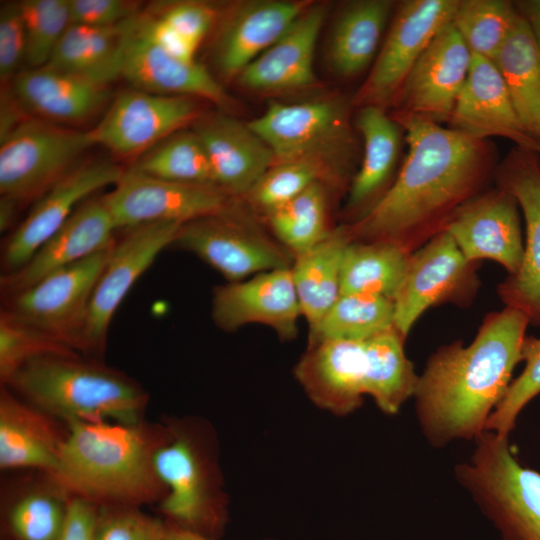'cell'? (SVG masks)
<instances>
[{"instance_id": "28", "label": "cell", "mask_w": 540, "mask_h": 540, "mask_svg": "<svg viewBox=\"0 0 540 540\" xmlns=\"http://www.w3.org/2000/svg\"><path fill=\"white\" fill-rule=\"evenodd\" d=\"M64 422L20 399L8 387L0 391V468L52 473L66 440Z\"/></svg>"}, {"instance_id": "18", "label": "cell", "mask_w": 540, "mask_h": 540, "mask_svg": "<svg viewBox=\"0 0 540 540\" xmlns=\"http://www.w3.org/2000/svg\"><path fill=\"white\" fill-rule=\"evenodd\" d=\"M495 177L497 186L517 200L526 226L522 264L500 292L507 306L540 325V155L514 146L498 164Z\"/></svg>"}, {"instance_id": "14", "label": "cell", "mask_w": 540, "mask_h": 540, "mask_svg": "<svg viewBox=\"0 0 540 540\" xmlns=\"http://www.w3.org/2000/svg\"><path fill=\"white\" fill-rule=\"evenodd\" d=\"M182 224L155 222L128 230L115 242L110 258L94 288L80 351L100 355L106 345L114 313L137 279L166 247L172 246Z\"/></svg>"}, {"instance_id": "43", "label": "cell", "mask_w": 540, "mask_h": 540, "mask_svg": "<svg viewBox=\"0 0 540 540\" xmlns=\"http://www.w3.org/2000/svg\"><path fill=\"white\" fill-rule=\"evenodd\" d=\"M20 8L26 35L25 61L30 68L44 67L71 24L69 0H25Z\"/></svg>"}, {"instance_id": "51", "label": "cell", "mask_w": 540, "mask_h": 540, "mask_svg": "<svg viewBox=\"0 0 540 540\" xmlns=\"http://www.w3.org/2000/svg\"><path fill=\"white\" fill-rule=\"evenodd\" d=\"M18 203L13 199L5 196L0 198V230L6 231L11 226L15 215Z\"/></svg>"}, {"instance_id": "13", "label": "cell", "mask_w": 540, "mask_h": 540, "mask_svg": "<svg viewBox=\"0 0 540 540\" xmlns=\"http://www.w3.org/2000/svg\"><path fill=\"white\" fill-rule=\"evenodd\" d=\"M101 199L116 229L124 230L155 222L184 224L220 213L236 202L218 188L155 178L133 166Z\"/></svg>"}, {"instance_id": "42", "label": "cell", "mask_w": 540, "mask_h": 540, "mask_svg": "<svg viewBox=\"0 0 540 540\" xmlns=\"http://www.w3.org/2000/svg\"><path fill=\"white\" fill-rule=\"evenodd\" d=\"M78 352L40 330L14 318L5 310L0 315V381L6 385L27 362L46 355Z\"/></svg>"}, {"instance_id": "12", "label": "cell", "mask_w": 540, "mask_h": 540, "mask_svg": "<svg viewBox=\"0 0 540 540\" xmlns=\"http://www.w3.org/2000/svg\"><path fill=\"white\" fill-rule=\"evenodd\" d=\"M460 0H406L398 4L374 64L354 105L391 106L408 73L434 37L448 26Z\"/></svg>"}, {"instance_id": "35", "label": "cell", "mask_w": 540, "mask_h": 540, "mask_svg": "<svg viewBox=\"0 0 540 540\" xmlns=\"http://www.w3.org/2000/svg\"><path fill=\"white\" fill-rule=\"evenodd\" d=\"M493 62L524 128L540 142V48L519 12Z\"/></svg>"}, {"instance_id": "45", "label": "cell", "mask_w": 540, "mask_h": 540, "mask_svg": "<svg viewBox=\"0 0 540 540\" xmlns=\"http://www.w3.org/2000/svg\"><path fill=\"white\" fill-rule=\"evenodd\" d=\"M163 518L141 507H99L96 540H166Z\"/></svg>"}, {"instance_id": "7", "label": "cell", "mask_w": 540, "mask_h": 540, "mask_svg": "<svg viewBox=\"0 0 540 540\" xmlns=\"http://www.w3.org/2000/svg\"><path fill=\"white\" fill-rule=\"evenodd\" d=\"M349 110L342 97L292 104L271 101L247 124L272 150L275 163L315 160L345 180L354 152Z\"/></svg>"}, {"instance_id": "25", "label": "cell", "mask_w": 540, "mask_h": 540, "mask_svg": "<svg viewBox=\"0 0 540 540\" xmlns=\"http://www.w3.org/2000/svg\"><path fill=\"white\" fill-rule=\"evenodd\" d=\"M128 39L121 77L132 88L165 96L200 98L227 108L233 100L221 83L196 60L178 59L151 42L139 28Z\"/></svg>"}, {"instance_id": "32", "label": "cell", "mask_w": 540, "mask_h": 540, "mask_svg": "<svg viewBox=\"0 0 540 540\" xmlns=\"http://www.w3.org/2000/svg\"><path fill=\"white\" fill-rule=\"evenodd\" d=\"M390 0H355L338 13L328 41L327 61L341 77L363 72L374 59L392 14Z\"/></svg>"}, {"instance_id": "52", "label": "cell", "mask_w": 540, "mask_h": 540, "mask_svg": "<svg viewBox=\"0 0 540 540\" xmlns=\"http://www.w3.org/2000/svg\"><path fill=\"white\" fill-rule=\"evenodd\" d=\"M166 540H214L205 538L167 523Z\"/></svg>"}, {"instance_id": "40", "label": "cell", "mask_w": 540, "mask_h": 540, "mask_svg": "<svg viewBox=\"0 0 540 540\" xmlns=\"http://www.w3.org/2000/svg\"><path fill=\"white\" fill-rule=\"evenodd\" d=\"M316 182L338 186L345 180L327 165L309 159L277 162L243 198L264 217L291 201Z\"/></svg>"}, {"instance_id": "5", "label": "cell", "mask_w": 540, "mask_h": 540, "mask_svg": "<svg viewBox=\"0 0 540 540\" xmlns=\"http://www.w3.org/2000/svg\"><path fill=\"white\" fill-rule=\"evenodd\" d=\"M162 420L169 436L154 463L167 494L158 509L167 523L219 540L228 522L229 500L213 426L197 416H164Z\"/></svg>"}, {"instance_id": "38", "label": "cell", "mask_w": 540, "mask_h": 540, "mask_svg": "<svg viewBox=\"0 0 540 540\" xmlns=\"http://www.w3.org/2000/svg\"><path fill=\"white\" fill-rule=\"evenodd\" d=\"M275 239L294 256L325 238L328 224V189L316 182L297 197L265 216Z\"/></svg>"}, {"instance_id": "49", "label": "cell", "mask_w": 540, "mask_h": 540, "mask_svg": "<svg viewBox=\"0 0 540 540\" xmlns=\"http://www.w3.org/2000/svg\"><path fill=\"white\" fill-rule=\"evenodd\" d=\"M99 506L79 497H71L65 521L57 540H96Z\"/></svg>"}, {"instance_id": "15", "label": "cell", "mask_w": 540, "mask_h": 540, "mask_svg": "<svg viewBox=\"0 0 540 540\" xmlns=\"http://www.w3.org/2000/svg\"><path fill=\"white\" fill-rule=\"evenodd\" d=\"M200 117L193 98L134 88L120 93L91 131L95 145L123 158L143 155Z\"/></svg>"}, {"instance_id": "1", "label": "cell", "mask_w": 540, "mask_h": 540, "mask_svg": "<svg viewBox=\"0 0 540 540\" xmlns=\"http://www.w3.org/2000/svg\"><path fill=\"white\" fill-rule=\"evenodd\" d=\"M391 116L404 130L407 154L389 189L349 227L353 240H390L407 248L444 230L482 193L495 175L498 152L490 140L408 114Z\"/></svg>"}, {"instance_id": "33", "label": "cell", "mask_w": 540, "mask_h": 540, "mask_svg": "<svg viewBox=\"0 0 540 540\" xmlns=\"http://www.w3.org/2000/svg\"><path fill=\"white\" fill-rule=\"evenodd\" d=\"M352 241L349 225L339 226L314 246L294 256L293 281L309 330L320 322L340 296L343 258Z\"/></svg>"}, {"instance_id": "47", "label": "cell", "mask_w": 540, "mask_h": 540, "mask_svg": "<svg viewBox=\"0 0 540 540\" xmlns=\"http://www.w3.org/2000/svg\"><path fill=\"white\" fill-rule=\"evenodd\" d=\"M172 30L197 47L212 28L217 14L203 2L180 1L165 5L156 16Z\"/></svg>"}, {"instance_id": "30", "label": "cell", "mask_w": 540, "mask_h": 540, "mask_svg": "<svg viewBox=\"0 0 540 540\" xmlns=\"http://www.w3.org/2000/svg\"><path fill=\"white\" fill-rule=\"evenodd\" d=\"M12 89L26 111L49 122L78 123L88 120L110 98L107 85L47 66L18 73Z\"/></svg>"}, {"instance_id": "39", "label": "cell", "mask_w": 540, "mask_h": 540, "mask_svg": "<svg viewBox=\"0 0 540 540\" xmlns=\"http://www.w3.org/2000/svg\"><path fill=\"white\" fill-rule=\"evenodd\" d=\"M132 166L155 178L217 188L207 152L193 130L172 134Z\"/></svg>"}, {"instance_id": "27", "label": "cell", "mask_w": 540, "mask_h": 540, "mask_svg": "<svg viewBox=\"0 0 540 540\" xmlns=\"http://www.w3.org/2000/svg\"><path fill=\"white\" fill-rule=\"evenodd\" d=\"M310 5L307 1L253 0L237 4L221 28L214 62L226 80L266 51Z\"/></svg>"}, {"instance_id": "46", "label": "cell", "mask_w": 540, "mask_h": 540, "mask_svg": "<svg viewBox=\"0 0 540 540\" xmlns=\"http://www.w3.org/2000/svg\"><path fill=\"white\" fill-rule=\"evenodd\" d=\"M26 35L20 2H6L0 9V80L6 86L25 61Z\"/></svg>"}, {"instance_id": "21", "label": "cell", "mask_w": 540, "mask_h": 540, "mask_svg": "<svg viewBox=\"0 0 540 540\" xmlns=\"http://www.w3.org/2000/svg\"><path fill=\"white\" fill-rule=\"evenodd\" d=\"M471 264L452 236L442 230L409 255L394 299V327L405 338L430 307L454 298L471 282Z\"/></svg>"}, {"instance_id": "50", "label": "cell", "mask_w": 540, "mask_h": 540, "mask_svg": "<svg viewBox=\"0 0 540 540\" xmlns=\"http://www.w3.org/2000/svg\"><path fill=\"white\" fill-rule=\"evenodd\" d=\"M519 14L528 24L533 37L540 48V0L514 2Z\"/></svg>"}, {"instance_id": "20", "label": "cell", "mask_w": 540, "mask_h": 540, "mask_svg": "<svg viewBox=\"0 0 540 540\" xmlns=\"http://www.w3.org/2000/svg\"><path fill=\"white\" fill-rule=\"evenodd\" d=\"M444 230L468 262L490 259L504 266L510 276L520 269L524 244L519 205L506 190L497 186L480 193L455 212Z\"/></svg>"}, {"instance_id": "10", "label": "cell", "mask_w": 540, "mask_h": 540, "mask_svg": "<svg viewBox=\"0 0 540 540\" xmlns=\"http://www.w3.org/2000/svg\"><path fill=\"white\" fill-rule=\"evenodd\" d=\"M236 205L182 224L172 246L195 254L228 282L291 268L294 255Z\"/></svg>"}, {"instance_id": "22", "label": "cell", "mask_w": 540, "mask_h": 540, "mask_svg": "<svg viewBox=\"0 0 540 540\" xmlns=\"http://www.w3.org/2000/svg\"><path fill=\"white\" fill-rule=\"evenodd\" d=\"M448 123L449 128L468 136L484 140L505 138L516 147L540 155V142L524 128L506 83L490 59L473 55Z\"/></svg>"}, {"instance_id": "11", "label": "cell", "mask_w": 540, "mask_h": 540, "mask_svg": "<svg viewBox=\"0 0 540 540\" xmlns=\"http://www.w3.org/2000/svg\"><path fill=\"white\" fill-rule=\"evenodd\" d=\"M115 243L7 297L14 318L80 351L89 303Z\"/></svg>"}, {"instance_id": "26", "label": "cell", "mask_w": 540, "mask_h": 540, "mask_svg": "<svg viewBox=\"0 0 540 540\" xmlns=\"http://www.w3.org/2000/svg\"><path fill=\"white\" fill-rule=\"evenodd\" d=\"M326 14V4H310L275 43L239 74L238 83L257 92L315 87L314 52Z\"/></svg>"}, {"instance_id": "9", "label": "cell", "mask_w": 540, "mask_h": 540, "mask_svg": "<svg viewBox=\"0 0 540 540\" xmlns=\"http://www.w3.org/2000/svg\"><path fill=\"white\" fill-rule=\"evenodd\" d=\"M294 376L317 407L347 415L362 405L364 395L375 402L380 398L381 350L374 338L308 343L294 367Z\"/></svg>"}, {"instance_id": "31", "label": "cell", "mask_w": 540, "mask_h": 540, "mask_svg": "<svg viewBox=\"0 0 540 540\" xmlns=\"http://www.w3.org/2000/svg\"><path fill=\"white\" fill-rule=\"evenodd\" d=\"M138 15L111 27L70 25L46 66L108 86L121 76L126 45Z\"/></svg>"}, {"instance_id": "36", "label": "cell", "mask_w": 540, "mask_h": 540, "mask_svg": "<svg viewBox=\"0 0 540 540\" xmlns=\"http://www.w3.org/2000/svg\"><path fill=\"white\" fill-rule=\"evenodd\" d=\"M409 250L390 240H353L345 250L340 295L371 293L394 301L402 284Z\"/></svg>"}, {"instance_id": "8", "label": "cell", "mask_w": 540, "mask_h": 540, "mask_svg": "<svg viewBox=\"0 0 540 540\" xmlns=\"http://www.w3.org/2000/svg\"><path fill=\"white\" fill-rule=\"evenodd\" d=\"M91 131L27 118L0 138V193L18 204L38 200L94 146Z\"/></svg>"}, {"instance_id": "17", "label": "cell", "mask_w": 540, "mask_h": 540, "mask_svg": "<svg viewBox=\"0 0 540 540\" xmlns=\"http://www.w3.org/2000/svg\"><path fill=\"white\" fill-rule=\"evenodd\" d=\"M301 315L291 268L262 272L213 289L211 317L226 332L258 323L272 328L281 341H291L297 336Z\"/></svg>"}, {"instance_id": "48", "label": "cell", "mask_w": 540, "mask_h": 540, "mask_svg": "<svg viewBox=\"0 0 540 540\" xmlns=\"http://www.w3.org/2000/svg\"><path fill=\"white\" fill-rule=\"evenodd\" d=\"M138 8L126 0H69L70 25L116 26L138 15Z\"/></svg>"}, {"instance_id": "4", "label": "cell", "mask_w": 540, "mask_h": 540, "mask_svg": "<svg viewBox=\"0 0 540 540\" xmlns=\"http://www.w3.org/2000/svg\"><path fill=\"white\" fill-rule=\"evenodd\" d=\"M3 386L65 424L135 423L144 419L149 402L134 379L78 353L32 359Z\"/></svg>"}, {"instance_id": "6", "label": "cell", "mask_w": 540, "mask_h": 540, "mask_svg": "<svg viewBox=\"0 0 540 540\" xmlns=\"http://www.w3.org/2000/svg\"><path fill=\"white\" fill-rule=\"evenodd\" d=\"M470 458L455 466L469 494L500 540H540V473L522 466L508 436L484 431Z\"/></svg>"}, {"instance_id": "24", "label": "cell", "mask_w": 540, "mask_h": 540, "mask_svg": "<svg viewBox=\"0 0 540 540\" xmlns=\"http://www.w3.org/2000/svg\"><path fill=\"white\" fill-rule=\"evenodd\" d=\"M193 124L207 152L216 187L230 197L243 199L275 164L272 150L247 123L215 112L200 116Z\"/></svg>"}, {"instance_id": "2", "label": "cell", "mask_w": 540, "mask_h": 540, "mask_svg": "<svg viewBox=\"0 0 540 540\" xmlns=\"http://www.w3.org/2000/svg\"><path fill=\"white\" fill-rule=\"evenodd\" d=\"M530 320L507 306L484 320L467 346L438 349L418 377L414 391L420 429L432 447L475 440L504 397Z\"/></svg>"}, {"instance_id": "37", "label": "cell", "mask_w": 540, "mask_h": 540, "mask_svg": "<svg viewBox=\"0 0 540 540\" xmlns=\"http://www.w3.org/2000/svg\"><path fill=\"white\" fill-rule=\"evenodd\" d=\"M394 327V301L377 294H342L309 330V343L321 340L364 341Z\"/></svg>"}, {"instance_id": "44", "label": "cell", "mask_w": 540, "mask_h": 540, "mask_svg": "<svg viewBox=\"0 0 540 540\" xmlns=\"http://www.w3.org/2000/svg\"><path fill=\"white\" fill-rule=\"evenodd\" d=\"M521 361L525 362V368L519 377L511 381L504 397L491 413L486 431L509 437L521 410L540 394V338L525 337Z\"/></svg>"}, {"instance_id": "23", "label": "cell", "mask_w": 540, "mask_h": 540, "mask_svg": "<svg viewBox=\"0 0 540 540\" xmlns=\"http://www.w3.org/2000/svg\"><path fill=\"white\" fill-rule=\"evenodd\" d=\"M115 230L101 198L85 201L24 266L1 276L2 292L7 297L17 294L52 272L112 246Z\"/></svg>"}, {"instance_id": "16", "label": "cell", "mask_w": 540, "mask_h": 540, "mask_svg": "<svg viewBox=\"0 0 540 540\" xmlns=\"http://www.w3.org/2000/svg\"><path fill=\"white\" fill-rule=\"evenodd\" d=\"M473 55L450 23L412 67L390 107L437 124L448 123Z\"/></svg>"}, {"instance_id": "41", "label": "cell", "mask_w": 540, "mask_h": 540, "mask_svg": "<svg viewBox=\"0 0 540 540\" xmlns=\"http://www.w3.org/2000/svg\"><path fill=\"white\" fill-rule=\"evenodd\" d=\"M517 16L511 1L460 0L451 24L472 55L493 61Z\"/></svg>"}, {"instance_id": "19", "label": "cell", "mask_w": 540, "mask_h": 540, "mask_svg": "<svg viewBox=\"0 0 540 540\" xmlns=\"http://www.w3.org/2000/svg\"><path fill=\"white\" fill-rule=\"evenodd\" d=\"M124 170L108 161H93L73 168L53 185L12 233L2 251V266L10 273L24 266L91 194L114 186Z\"/></svg>"}, {"instance_id": "29", "label": "cell", "mask_w": 540, "mask_h": 540, "mask_svg": "<svg viewBox=\"0 0 540 540\" xmlns=\"http://www.w3.org/2000/svg\"><path fill=\"white\" fill-rule=\"evenodd\" d=\"M356 128L363 140V156L349 185L346 210L359 220L394 181L405 136L386 109L372 105L359 107Z\"/></svg>"}, {"instance_id": "3", "label": "cell", "mask_w": 540, "mask_h": 540, "mask_svg": "<svg viewBox=\"0 0 540 540\" xmlns=\"http://www.w3.org/2000/svg\"><path fill=\"white\" fill-rule=\"evenodd\" d=\"M55 470L48 474L71 497L99 507L158 504L167 489L155 455L168 439L166 423L72 422Z\"/></svg>"}, {"instance_id": "34", "label": "cell", "mask_w": 540, "mask_h": 540, "mask_svg": "<svg viewBox=\"0 0 540 540\" xmlns=\"http://www.w3.org/2000/svg\"><path fill=\"white\" fill-rule=\"evenodd\" d=\"M19 487L2 507L4 540H57L71 496L44 472Z\"/></svg>"}]
</instances>
